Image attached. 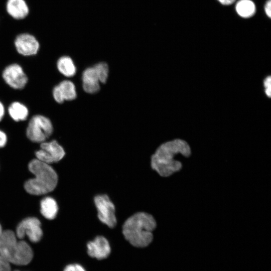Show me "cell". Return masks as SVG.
Masks as SVG:
<instances>
[{
    "mask_svg": "<svg viewBox=\"0 0 271 271\" xmlns=\"http://www.w3.org/2000/svg\"><path fill=\"white\" fill-rule=\"evenodd\" d=\"M98 211V218L109 227L113 228L116 224L115 207L106 195H98L94 198Z\"/></svg>",
    "mask_w": 271,
    "mask_h": 271,
    "instance_id": "cell-9",
    "label": "cell"
},
{
    "mask_svg": "<svg viewBox=\"0 0 271 271\" xmlns=\"http://www.w3.org/2000/svg\"><path fill=\"white\" fill-rule=\"evenodd\" d=\"M16 271H19V270H16Z\"/></svg>",
    "mask_w": 271,
    "mask_h": 271,
    "instance_id": "cell-29",
    "label": "cell"
},
{
    "mask_svg": "<svg viewBox=\"0 0 271 271\" xmlns=\"http://www.w3.org/2000/svg\"><path fill=\"white\" fill-rule=\"evenodd\" d=\"M58 211L56 201L52 197L44 198L40 202V211L46 219L52 220L55 218Z\"/></svg>",
    "mask_w": 271,
    "mask_h": 271,
    "instance_id": "cell-18",
    "label": "cell"
},
{
    "mask_svg": "<svg viewBox=\"0 0 271 271\" xmlns=\"http://www.w3.org/2000/svg\"><path fill=\"white\" fill-rule=\"evenodd\" d=\"M82 80L83 88L86 92L93 94L99 91L100 81L94 66L86 68L83 71Z\"/></svg>",
    "mask_w": 271,
    "mask_h": 271,
    "instance_id": "cell-14",
    "label": "cell"
},
{
    "mask_svg": "<svg viewBox=\"0 0 271 271\" xmlns=\"http://www.w3.org/2000/svg\"><path fill=\"white\" fill-rule=\"evenodd\" d=\"M238 15L243 18H248L253 16L255 13V6L251 0H240L235 6Z\"/></svg>",
    "mask_w": 271,
    "mask_h": 271,
    "instance_id": "cell-19",
    "label": "cell"
},
{
    "mask_svg": "<svg viewBox=\"0 0 271 271\" xmlns=\"http://www.w3.org/2000/svg\"><path fill=\"white\" fill-rule=\"evenodd\" d=\"M99 78L100 83L106 82L108 75V66L106 63L100 62L94 66Z\"/></svg>",
    "mask_w": 271,
    "mask_h": 271,
    "instance_id": "cell-20",
    "label": "cell"
},
{
    "mask_svg": "<svg viewBox=\"0 0 271 271\" xmlns=\"http://www.w3.org/2000/svg\"><path fill=\"white\" fill-rule=\"evenodd\" d=\"M63 271H86L85 268L79 263H71L67 265Z\"/></svg>",
    "mask_w": 271,
    "mask_h": 271,
    "instance_id": "cell-21",
    "label": "cell"
},
{
    "mask_svg": "<svg viewBox=\"0 0 271 271\" xmlns=\"http://www.w3.org/2000/svg\"><path fill=\"white\" fill-rule=\"evenodd\" d=\"M33 256V250L29 244L24 240H19L12 263L18 265H27L31 261Z\"/></svg>",
    "mask_w": 271,
    "mask_h": 271,
    "instance_id": "cell-15",
    "label": "cell"
},
{
    "mask_svg": "<svg viewBox=\"0 0 271 271\" xmlns=\"http://www.w3.org/2000/svg\"><path fill=\"white\" fill-rule=\"evenodd\" d=\"M17 238L16 233L11 230L3 231L0 237V254L10 263L17 249Z\"/></svg>",
    "mask_w": 271,
    "mask_h": 271,
    "instance_id": "cell-11",
    "label": "cell"
},
{
    "mask_svg": "<svg viewBox=\"0 0 271 271\" xmlns=\"http://www.w3.org/2000/svg\"><path fill=\"white\" fill-rule=\"evenodd\" d=\"M264 11L268 17L269 18L271 16V1L268 0L264 6Z\"/></svg>",
    "mask_w": 271,
    "mask_h": 271,
    "instance_id": "cell-25",
    "label": "cell"
},
{
    "mask_svg": "<svg viewBox=\"0 0 271 271\" xmlns=\"http://www.w3.org/2000/svg\"><path fill=\"white\" fill-rule=\"evenodd\" d=\"M28 168L35 177L27 180L24 184L28 193L41 195L54 190L58 183V175L49 164L35 159L30 161Z\"/></svg>",
    "mask_w": 271,
    "mask_h": 271,
    "instance_id": "cell-3",
    "label": "cell"
},
{
    "mask_svg": "<svg viewBox=\"0 0 271 271\" xmlns=\"http://www.w3.org/2000/svg\"><path fill=\"white\" fill-rule=\"evenodd\" d=\"M13 43L16 52L24 57L36 56L39 53L41 48L40 43L37 38L28 32L18 34Z\"/></svg>",
    "mask_w": 271,
    "mask_h": 271,
    "instance_id": "cell-6",
    "label": "cell"
},
{
    "mask_svg": "<svg viewBox=\"0 0 271 271\" xmlns=\"http://www.w3.org/2000/svg\"><path fill=\"white\" fill-rule=\"evenodd\" d=\"M10 264L0 254V271H11Z\"/></svg>",
    "mask_w": 271,
    "mask_h": 271,
    "instance_id": "cell-23",
    "label": "cell"
},
{
    "mask_svg": "<svg viewBox=\"0 0 271 271\" xmlns=\"http://www.w3.org/2000/svg\"><path fill=\"white\" fill-rule=\"evenodd\" d=\"M59 72L66 77H72L76 73V67L72 59L69 56H62L56 62Z\"/></svg>",
    "mask_w": 271,
    "mask_h": 271,
    "instance_id": "cell-17",
    "label": "cell"
},
{
    "mask_svg": "<svg viewBox=\"0 0 271 271\" xmlns=\"http://www.w3.org/2000/svg\"><path fill=\"white\" fill-rule=\"evenodd\" d=\"M8 142V137L6 133L0 129V148H4Z\"/></svg>",
    "mask_w": 271,
    "mask_h": 271,
    "instance_id": "cell-24",
    "label": "cell"
},
{
    "mask_svg": "<svg viewBox=\"0 0 271 271\" xmlns=\"http://www.w3.org/2000/svg\"><path fill=\"white\" fill-rule=\"evenodd\" d=\"M65 155L63 147L54 140L41 143L40 149L35 152L36 159L48 164L58 162Z\"/></svg>",
    "mask_w": 271,
    "mask_h": 271,
    "instance_id": "cell-7",
    "label": "cell"
},
{
    "mask_svg": "<svg viewBox=\"0 0 271 271\" xmlns=\"http://www.w3.org/2000/svg\"><path fill=\"white\" fill-rule=\"evenodd\" d=\"M87 251L90 257L101 260L106 258L109 255L111 247L105 237L98 236L87 243Z\"/></svg>",
    "mask_w": 271,
    "mask_h": 271,
    "instance_id": "cell-12",
    "label": "cell"
},
{
    "mask_svg": "<svg viewBox=\"0 0 271 271\" xmlns=\"http://www.w3.org/2000/svg\"><path fill=\"white\" fill-rule=\"evenodd\" d=\"M156 222L152 215L145 212L137 213L124 223L122 233L125 239L136 247H145L153 239V231Z\"/></svg>",
    "mask_w": 271,
    "mask_h": 271,
    "instance_id": "cell-2",
    "label": "cell"
},
{
    "mask_svg": "<svg viewBox=\"0 0 271 271\" xmlns=\"http://www.w3.org/2000/svg\"><path fill=\"white\" fill-rule=\"evenodd\" d=\"M53 132L51 120L41 114H35L30 118L26 129L27 138L33 143L40 144L47 141Z\"/></svg>",
    "mask_w": 271,
    "mask_h": 271,
    "instance_id": "cell-4",
    "label": "cell"
},
{
    "mask_svg": "<svg viewBox=\"0 0 271 271\" xmlns=\"http://www.w3.org/2000/svg\"><path fill=\"white\" fill-rule=\"evenodd\" d=\"M3 230L2 226H1V225L0 224V237H1V235L2 234V233H3Z\"/></svg>",
    "mask_w": 271,
    "mask_h": 271,
    "instance_id": "cell-28",
    "label": "cell"
},
{
    "mask_svg": "<svg viewBox=\"0 0 271 271\" xmlns=\"http://www.w3.org/2000/svg\"><path fill=\"white\" fill-rule=\"evenodd\" d=\"M54 100L59 104L65 101H71L77 97L76 87L74 83L69 80H64L55 85L52 91Z\"/></svg>",
    "mask_w": 271,
    "mask_h": 271,
    "instance_id": "cell-10",
    "label": "cell"
},
{
    "mask_svg": "<svg viewBox=\"0 0 271 271\" xmlns=\"http://www.w3.org/2000/svg\"><path fill=\"white\" fill-rule=\"evenodd\" d=\"M191 154L188 143L177 139L160 145L151 157V167L162 177H169L179 172L182 168V163L175 159L179 154L185 157Z\"/></svg>",
    "mask_w": 271,
    "mask_h": 271,
    "instance_id": "cell-1",
    "label": "cell"
},
{
    "mask_svg": "<svg viewBox=\"0 0 271 271\" xmlns=\"http://www.w3.org/2000/svg\"><path fill=\"white\" fill-rule=\"evenodd\" d=\"M7 111L10 117L16 122L25 121L29 115L28 107L19 101L11 102L8 107Z\"/></svg>",
    "mask_w": 271,
    "mask_h": 271,
    "instance_id": "cell-16",
    "label": "cell"
},
{
    "mask_svg": "<svg viewBox=\"0 0 271 271\" xmlns=\"http://www.w3.org/2000/svg\"><path fill=\"white\" fill-rule=\"evenodd\" d=\"M40 220L34 217L23 219L18 225L16 235L18 238L23 239L27 235L32 242H38L42 238L43 231Z\"/></svg>",
    "mask_w": 271,
    "mask_h": 271,
    "instance_id": "cell-8",
    "label": "cell"
},
{
    "mask_svg": "<svg viewBox=\"0 0 271 271\" xmlns=\"http://www.w3.org/2000/svg\"><path fill=\"white\" fill-rule=\"evenodd\" d=\"M263 86L264 88V92L267 97L270 96L271 92V79L270 76L266 77L263 80Z\"/></svg>",
    "mask_w": 271,
    "mask_h": 271,
    "instance_id": "cell-22",
    "label": "cell"
},
{
    "mask_svg": "<svg viewBox=\"0 0 271 271\" xmlns=\"http://www.w3.org/2000/svg\"><path fill=\"white\" fill-rule=\"evenodd\" d=\"M5 10L11 18L17 21L25 19L30 13V8L26 0H7Z\"/></svg>",
    "mask_w": 271,
    "mask_h": 271,
    "instance_id": "cell-13",
    "label": "cell"
},
{
    "mask_svg": "<svg viewBox=\"0 0 271 271\" xmlns=\"http://www.w3.org/2000/svg\"><path fill=\"white\" fill-rule=\"evenodd\" d=\"M6 114V108L3 103L0 100V122H1L5 117Z\"/></svg>",
    "mask_w": 271,
    "mask_h": 271,
    "instance_id": "cell-26",
    "label": "cell"
},
{
    "mask_svg": "<svg viewBox=\"0 0 271 271\" xmlns=\"http://www.w3.org/2000/svg\"><path fill=\"white\" fill-rule=\"evenodd\" d=\"M2 77L7 85L17 90L25 88L29 81L23 68L17 63L6 66L2 71Z\"/></svg>",
    "mask_w": 271,
    "mask_h": 271,
    "instance_id": "cell-5",
    "label": "cell"
},
{
    "mask_svg": "<svg viewBox=\"0 0 271 271\" xmlns=\"http://www.w3.org/2000/svg\"><path fill=\"white\" fill-rule=\"evenodd\" d=\"M220 4L223 5H230L233 4L235 0H217Z\"/></svg>",
    "mask_w": 271,
    "mask_h": 271,
    "instance_id": "cell-27",
    "label": "cell"
}]
</instances>
